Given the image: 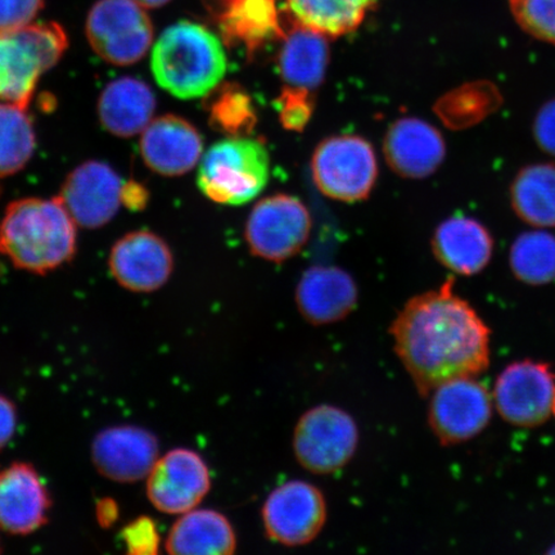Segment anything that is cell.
I'll list each match as a JSON object with an SVG mask.
<instances>
[{"mask_svg":"<svg viewBox=\"0 0 555 555\" xmlns=\"http://www.w3.org/2000/svg\"><path fill=\"white\" fill-rule=\"evenodd\" d=\"M108 268L125 289L150 294L165 286L173 270L168 243L157 234L137 231L124 235L111 249Z\"/></svg>","mask_w":555,"mask_h":555,"instance_id":"obj_16","label":"cell"},{"mask_svg":"<svg viewBox=\"0 0 555 555\" xmlns=\"http://www.w3.org/2000/svg\"><path fill=\"white\" fill-rule=\"evenodd\" d=\"M157 85L182 100L211 93L227 73L223 44L205 26L180 21L164 30L151 55Z\"/></svg>","mask_w":555,"mask_h":555,"instance_id":"obj_3","label":"cell"},{"mask_svg":"<svg viewBox=\"0 0 555 555\" xmlns=\"http://www.w3.org/2000/svg\"><path fill=\"white\" fill-rule=\"evenodd\" d=\"M553 412L555 413V401H554V409H553Z\"/></svg>","mask_w":555,"mask_h":555,"instance_id":"obj_39","label":"cell"},{"mask_svg":"<svg viewBox=\"0 0 555 555\" xmlns=\"http://www.w3.org/2000/svg\"><path fill=\"white\" fill-rule=\"evenodd\" d=\"M124 189V180L109 165L88 162L69 173L57 197L76 225L96 229L116 217Z\"/></svg>","mask_w":555,"mask_h":555,"instance_id":"obj_14","label":"cell"},{"mask_svg":"<svg viewBox=\"0 0 555 555\" xmlns=\"http://www.w3.org/2000/svg\"><path fill=\"white\" fill-rule=\"evenodd\" d=\"M390 332L395 352L422 397L443 382L477 377L488 370L489 330L454 293L453 282L409 300Z\"/></svg>","mask_w":555,"mask_h":555,"instance_id":"obj_1","label":"cell"},{"mask_svg":"<svg viewBox=\"0 0 555 555\" xmlns=\"http://www.w3.org/2000/svg\"><path fill=\"white\" fill-rule=\"evenodd\" d=\"M50 491L29 463L16 462L0 470V530L30 535L48 522Z\"/></svg>","mask_w":555,"mask_h":555,"instance_id":"obj_17","label":"cell"},{"mask_svg":"<svg viewBox=\"0 0 555 555\" xmlns=\"http://www.w3.org/2000/svg\"><path fill=\"white\" fill-rule=\"evenodd\" d=\"M359 427L343 408L321 404L305 412L294 431V453L300 466L314 475L341 470L356 456Z\"/></svg>","mask_w":555,"mask_h":555,"instance_id":"obj_6","label":"cell"},{"mask_svg":"<svg viewBox=\"0 0 555 555\" xmlns=\"http://www.w3.org/2000/svg\"><path fill=\"white\" fill-rule=\"evenodd\" d=\"M312 179L325 196L359 203L377 182L376 152L364 138L351 134L325 139L311 158Z\"/></svg>","mask_w":555,"mask_h":555,"instance_id":"obj_7","label":"cell"},{"mask_svg":"<svg viewBox=\"0 0 555 555\" xmlns=\"http://www.w3.org/2000/svg\"><path fill=\"white\" fill-rule=\"evenodd\" d=\"M210 113L214 127L232 137L251 133L256 124L251 100L234 86L224 87L215 95Z\"/></svg>","mask_w":555,"mask_h":555,"instance_id":"obj_30","label":"cell"},{"mask_svg":"<svg viewBox=\"0 0 555 555\" xmlns=\"http://www.w3.org/2000/svg\"><path fill=\"white\" fill-rule=\"evenodd\" d=\"M43 5L44 0H0V34L30 25Z\"/></svg>","mask_w":555,"mask_h":555,"instance_id":"obj_34","label":"cell"},{"mask_svg":"<svg viewBox=\"0 0 555 555\" xmlns=\"http://www.w3.org/2000/svg\"><path fill=\"white\" fill-rule=\"evenodd\" d=\"M379 0H286L298 24L325 35L341 37L362 25Z\"/></svg>","mask_w":555,"mask_h":555,"instance_id":"obj_26","label":"cell"},{"mask_svg":"<svg viewBox=\"0 0 555 555\" xmlns=\"http://www.w3.org/2000/svg\"><path fill=\"white\" fill-rule=\"evenodd\" d=\"M385 157L399 176L422 179L431 176L446 157V142L440 131L415 117H404L388 129Z\"/></svg>","mask_w":555,"mask_h":555,"instance_id":"obj_20","label":"cell"},{"mask_svg":"<svg viewBox=\"0 0 555 555\" xmlns=\"http://www.w3.org/2000/svg\"><path fill=\"white\" fill-rule=\"evenodd\" d=\"M159 457L156 435L133 425L102 429L92 442V461L99 474L111 481L134 483L144 480Z\"/></svg>","mask_w":555,"mask_h":555,"instance_id":"obj_15","label":"cell"},{"mask_svg":"<svg viewBox=\"0 0 555 555\" xmlns=\"http://www.w3.org/2000/svg\"><path fill=\"white\" fill-rule=\"evenodd\" d=\"M535 138L541 149L555 156V101L541 108L535 120Z\"/></svg>","mask_w":555,"mask_h":555,"instance_id":"obj_35","label":"cell"},{"mask_svg":"<svg viewBox=\"0 0 555 555\" xmlns=\"http://www.w3.org/2000/svg\"><path fill=\"white\" fill-rule=\"evenodd\" d=\"M511 266L518 280L529 284L550 283L555 280V238L535 231L519 235L513 243Z\"/></svg>","mask_w":555,"mask_h":555,"instance_id":"obj_29","label":"cell"},{"mask_svg":"<svg viewBox=\"0 0 555 555\" xmlns=\"http://www.w3.org/2000/svg\"><path fill=\"white\" fill-rule=\"evenodd\" d=\"M165 545L172 555H232L237 535L223 513L196 508L180 515Z\"/></svg>","mask_w":555,"mask_h":555,"instance_id":"obj_23","label":"cell"},{"mask_svg":"<svg viewBox=\"0 0 555 555\" xmlns=\"http://www.w3.org/2000/svg\"><path fill=\"white\" fill-rule=\"evenodd\" d=\"M90 47L103 61L130 66L141 61L154 41V25L134 0H99L87 17Z\"/></svg>","mask_w":555,"mask_h":555,"instance_id":"obj_8","label":"cell"},{"mask_svg":"<svg viewBox=\"0 0 555 555\" xmlns=\"http://www.w3.org/2000/svg\"><path fill=\"white\" fill-rule=\"evenodd\" d=\"M119 516V505H117L114 499L104 498L96 503L95 517L102 529H109L111 526L117 522Z\"/></svg>","mask_w":555,"mask_h":555,"instance_id":"obj_37","label":"cell"},{"mask_svg":"<svg viewBox=\"0 0 555 555\" xmlns=\"http://www.w3.org/2000/svg\"><path fill=\"white\" fill-rule=\"evenodd\" d=\"M134 2L141 4L144 9H158V7L168 4L170 0H134Z\"/></svg>","mask_w":555,"mask_h":555,"instance_id":"obj_38","label":"cell"},{"mask_svg":"<svg viewBox=\"0 0 555 555\" xmlns=\"http://www.w3.org/2000/svg\"><path fill=\"white\" fill-rule=\"evenodd\" d=\"M121 538L131 555H154L158 553L162 545L156 522L150 517L131 520L124 527Z\"/></svg>","mask_w":555,"mask_h":555,"instance_id":"obj_33","label":"cell"},{"mask_svg":"<svg viewBox=\"0 0 555 555\" xmlns=\"http://www.w3.org/2000/svg\"><path fill=\"white\" fill-rule=\"evenodd\" d=\"M211 490V475L197 451L178 448L159 456L147 476L149 501L166 515L196 509Z\"/></svg>","mask_w":555,"mask_h":555,"instance_id":"obj_11","label":"cell"},{"mask_svg":"<svg viewBox=\"0 0 555 555\" xmlns=\"http://www.w3.org/2000/svg\"><path fill=\"white\" fill-rule=\"evenodd\" d=\"M330 64L325 35L297 24L284 35L278 68L286 87L312 90L322 85Z\"/></svg>","mask_w":555,"mask_h":555,"instance_id":"obj_24","label":"cell"},{"mask_svg":"<svg viewBox=\"0 0 555 555\" xmlns=\"http://www.w3.org/2000/svg\"><path fill=\"white\" fill-rule=\"evenodd\" d=\"M145 165L163 177L190 172L203 157L199 131L182 117L165 115L152 120L139 142Z\"/></svg>","mask_w":555,"mask_h":555,"instance_id":"obj_18","label":"cell"},{"mask_svg":"<svg viewBox=\"0 0 555 555\" xmlns=\"http://www.w3.org/2000/svg\"><path fill=\"white\" fill-rule=\"evenodd\" d=\"M327 502L322 490L302 480L278 486L261 509L268 538L289 547L314 541L327 522Z\"/></svg>","mask_w":555,"mask_h":555,"instance_id":"obj_10","label":"cell"},{"mask_svg":"<svg viewBox=\"0 0 555 555\" xmlns=\"http://www.w3.org/2000/svg\"><path fill=\"white\" fill-rule=\"evenodd\" d=\"M269 152L258 139L232 137L215 143L201 159L197 183L214 203L240 206L269 180Z\"/></svg>","mask_w":555,"mask_h":555,"instance_id":"obj_5","label":"cell"},{"mask_svg":"<svg viewBox=\"0 0 555 555\" xmlns=\"http://www.w3.org/2000/svg\"><path fill=\"white\" fill-rule=\"evenodd\" d=\"M311 231V217L300 199L275 194L263 198L249 214L246 241L255 256L282 262L301 251Z\"/></svg>","mask_w":555,"mask_h":555,"instance_id":"obj_9","label":"cell"},{"mask_svg":"<svg viewBox=\"0 0 555 555\" xmlns=\"http://www.w3.org/2000/svg\"><path fill=\"white\" fill-rule=\"evenodd\" d=\"M494 398L506 422L520 427L539 426L554 409V374L546 364L530 360L512 364L498 378Z\"/></svg>","mask_w":555,"mask_h":555,"instance_id":"obj_13","label":"cell"},{"mask_svg":"<svg viewBox=\"0 0 555 555\" xmlns=\"http://www.w3.org/2000/svg\"><path fill=\"white\" fill-rule=\"evenodd\" d=\"M59 24H30L0 34V102L27 108L41 75L59 64L67 50Z\"/></svg>","mask_w":555,"mask_h":555,"instance_id":"obj_4","label":"cell"},{"mask_svg":"<svg viewBox=\"0 0 555 555\" xmlns=\"http://www.w3.org/2000/svg\"><path fill=\"white\" fill-rule=\"evenodd\" d=\"M17 409L13 401L0 393V451H2L16 434Z\"/></svg>","mask_w":555,"mask_h":555,"instance_id":"obj_36","label":"cell"},{"mask_svg":"<svg viewBox=\"0 0 555 555\" xmlns=\"http://www.w3.org/2000/svg\"><path fill=\"white\" fill-rule=\"evenodd\" d=\"M0 552H2V547H0Z\"/></svg>","mask_w":555,"mask_h":555,"instance_id":"obj_40","label":"cell"},{"mask_svg":"<svg viewBox=\"0 0 555 555\" xmlns=\"http://www.w3.org/2000/svg\"><path fill=\"white\" fill-rule=\"evenodd\" d=\"M37 138L27 108L0 102V178L15 176L30 162Z\"/></svg>","mask_w":555,"mask_h":555,"instance_id":"obj_28","label":"cell"},{"mask_svg":"<svg viewBox=\"0 0 555 555\" xmlns=\"http://www.w3.org/2000/svg\"><path fill=\"white\" fill-rule=\"evenodd\" d=\"M512 203L527 224L555 227V165H532L520 171L512 186Z\"/></svg>","mask_w":555,"mask_h":555,"instance_id":"obj_27","label":"cell"},{"mask_svg":"<svg viewBox=\"0 0 555 555\" xmlns=\"http://www.w3.org/2000/svg\"><path fill=\"white\" fill-rule=\"evenodd\" d=\"M508 3L520 29L555 46V0H509Z\"/></svg>","mask_w":555,"mask_h":555,"instance_id":"obj_31","label":"cell"},{"mask_svg":"<svg viewBox=\"0 0 555 555\" xmlns=\"http://www.w3.org/2000/svg\"><path fill=\"white\" fill-rule=\"evenodd\" d=\"M76 223L59 197L25 198L0 221V255L15 268L43 275L74 258Z\"/></svg>","mask_w":555,"mask_h":555,"instance_id":"obj_2","label":"cell"},{"mask_svg":"<svg viewBox=\"0 0 555 555\" xmlns=\"http://www.w3.org/2000/svg\"><path fill=\"white\" fill-rule=\"evenodd\" d=\"M359 291L353 278L337 267L318 266L307 270L296 288L300 314L312 325L344 321L357 308Z\"/></svg>","mask_w":555,"mask_h":555,"instance_id":"obj_19","label":"cell"},{"mask_svg":"<svg viewBox=\"0 0 555 555\" xmlns=\"http://www.w3.org/2000/svg\"><path fill=\"white\" fill-rule=\"evenodd\" d=\"M429 423L446 446L474 439L491 418V399L475 377L443 382L433 391Z\"/></svg>","mask_w":555,"mask_h":555,"instance_id":"obj_12","label":"cell"},{"mask_svg":"<svg viewBox=\"0 0 555 555\" xmlns=\"http://www.w3.org/2000/svg\"><path fill=\"white\" fill-rule=\"evenodd\" d=\"M433 247L443 267L457 274L474 275L488 266L494 243L477 220L455 217L436 229Z\"/></svg>","mask_w":555,"mask_h":555,"instance_id":"obj_22","label":"cell"},{"mask_svg":"<svg viewBox=\"0 0 555 555\" xmlns=\"http://www.w3.org/2000/svg\"><path fill=\"white\" fill-rule=\"evenodd\" d=\"M310 90L284 87L276 100L278 114L283 127L301 131L309 124L314 113V99Z\"/></svg>","mask_w":555,"mask_h":555,"instance_id":"obj_32","label":"cell"},{"mask_svg":"<svg viewBox=\"0 0 555 555\" xmlns=\"http://www.w3.org/2000/svg\"><path fill=\"white\" fill-rule=\"evenodd\" d=\"M96 108L102 127L108 133L134 137L154 120L156 96L144 81L125 76L102 90Z\"/></svg>","mask_w":555,"mask_h":555,"instance_id":"obj_21","label":"cell"},{"mask_svg":"<svg viewBox=\"0 0 555 555\" xmlns=\"http://www.w3.org/2000/svg\"><path fill=\"white\" fill-rule=\"evenodd\" d=\"M218 5L225 38L245 44L249 52L284 35L278 0H218Z\"/></svg>","mask_w":555,"mask_h":555,"instance_id":"obj_25","label":"cell"}]
</instances>
